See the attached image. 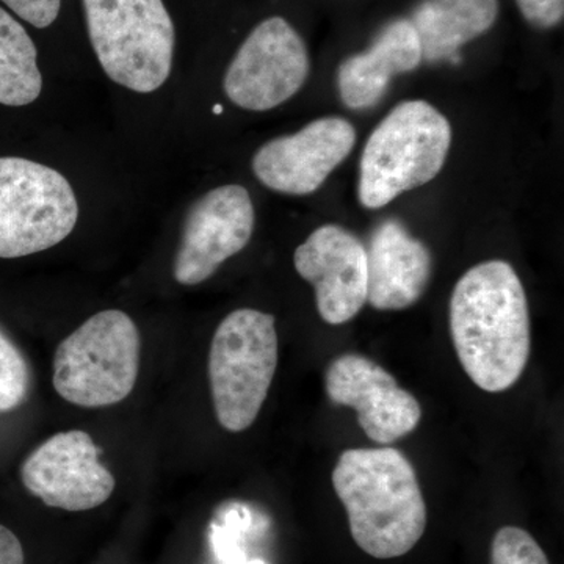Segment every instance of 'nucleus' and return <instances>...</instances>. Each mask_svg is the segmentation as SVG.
<instances>
[{
  "label": "nucleus",
  "mask_w": 564,
  "mask_h": 564,
  "mask_svg": "<svg viewBox=\"0 0 564 564\" xmlns=\"http://www.w3.org/2000/svg\"><path fill=\"white\" fill-rule=\"evenodd\" d=\"M451 333L464 372L486 392L518 383L532 351L529 303L511 263H478L456 282Z\"/></svg>",
  "instance_id": "obj_1"
},
{
  "label": "nucleus",
  "mask_w": 564,
  "mask_h": 564,
  "mask_svg": "<svg viewBox=\"0 0 564 564\" xmlns=\"http://www.w3.org/2000/svg\"><path fill=\"white\" fill-rule=\"evenodd\" d=\"M333 486L355 543L378 560L413 551L426 529V505L410 459L392 447L350 448L337 459Z\"/></svg>",
  "instance_id": "obj_2"
},
{
  "label": "nucleus",
  "mask_w": 564,
  "mask_h": 564,
  "mask_svg": "<svg viewBox=\"0 0 564 564\" xmlns=\"http://www.w3.org/2000/svg\"><path fill=\"white\" fill-rule=\"evenodd\" d=\"M451 144V122L432 104L404 101L393 107L364 148L359 202L367 209H380L429 184L443 170Z\"/></svg>",
  "instance_id": "obj_3"
},
{
  "label": "nucleus",
  "mask_w": 564,
  "mask_h": 564,
  "mask_svg": "<svg viewBox=\"0 0 564 564\" xmlns=\"http://www.w3.org/2000/svg\"><path fill=\"white\" fill-rule=\"evenodd\" d=\"M141 337L122 311H102L63 339L52 364V384L65 402L104 408L131 395L139 380Z\"/></svg>",
  "instance_id": "obj_4"
},
{
  "label": "nucleus",
  "mask_w": 564,
  "mask_h": 564,
  "mask_svg": "<svg viewBox=\"0 0 564 564\" xmlns=\"http://www.w3.org/2000/svg\"><path fill=\"white\" fill-rule=\"evenodd\" d=\"M104 73L137 93L159 90L172 73L176 31L163 0H82Z\"/></svg>",
  "instance_id": "obj_5"
},
{
  "label": "nucleus",
  "mask_w": 564,
  "mask_h": 564,
  "mask_svg": "<svg viewBox=\"0 0 564 564\" xmlns=\"http://www.w3.org/2000/svg\"><path fill=\"white\" fill-rule=\"evenodd\" d=\"M278 355L272 314L237 310L218 325L209 351V381L223 429L245 432L258 419L276 373Z\"/></svg>",
  "instance_id": "obj_6"
},
{
  "label": "nucleus",
  "mask_w": 564,
  "mask_h": 564,
  "mask_svg": "<svg viewBox=\"0 0 564 564\" xmlns=\"http://www.w3.org/2000/svg\"><path fill=\"white\" fill-rule=\"evenodd\" d=\"M77 218L76 193L63 174L28 159H0V259L50 250Z\"/></svg>",
  "instance_id": "obj_7"
},
{
  "label": "nucleus",
  "mask_w": 564,
  "mask_h": 564,
  "mask_svg": "<svg viewBox=\"0 0 564 564\" xmlns=\"http://www.w3.org/2000/svg\"><path fill=\"white\" fill-rule=\"evenodd\" d=\"M310 76V54L284 18L262 21L226 70L223 88L240 109L267 111L289 101Z\"/></svg>",
  "instance_id": "obj_8"
},
{
  "label": "nucleus",
  "mask_w": 564,
  "mask_h": 564,
  "mask_svg": "<svg viewBox=\"0 0 564 564\" xmlns=\"http://www.w3.org/2000/svg\"><path fill=\"white\" fill-rule=\"evenodd\" d=\"M22 484L41 502L58 510L101 507L115 491V477L101 462L90 434L69 430L54 434L29 455Z\"/></svg>",
  "instance_id": "obj_9"
},
{
  "label": "nucleus",
  "mask_w": 564,
  "mask_h": 564,
  "mask_svg": "<svg viewBox=\"0 0 564 564\" xmlns=\"http://www.w3.org/2000/svg\"><path fill=\"white\" fill-rule=\"evenodd\" d=\"M254 206L242 185H223L193 204L174 258V280L198 285L243 250L254 231Z\"/></svg>",
  "instance_id": "obj_10"
},
{
  "label": "nucleus",
  "mask_w": 564,
  "mask_h": 564,
  "mask_svg": "<svg viewBox=\"0 0 564 564\" xmlns=\"http://www.w3.org/2000/svg\"><path fill=\"white\" fill-rule=\"evenodd\" d=\"M329 400L358 413L359 425L373 443L389 445L417 429L422 408L388 370L366 356L347 352L325 373Z\"/></svg>",
  "instance_id": "obj_11"
},
{
  "label": "nucleus",
  "mask_w": 564,
  "mask_h": 564,
  "mask_svg": "<svg viewBox=\"0 0 564 564\" xmlns=\"http://www.w3.org/2000/svg\"><path fill=\"white\" fill-rule=\"evenodd\" d=\"M355 143L350 121L321 118L302 131L263 144L252 159V172L270 191L310 195L350 155Z\"/></svg>",
  "instance_id": "obj_12"
},
{
  "label": "nucleus",
  "mask_w": 564,
  "mask_h": 564,
  "mask_svg": "<svg viewBox=\"0 0 564 564\" xmlns=\"http://www.w3.org/2000/svg\"><path fill=\"white\" fill-rule=\"evenodd\" d=\"M296 272L314 285L321 317L329 325L350 322L367 303V251L339 225L315 229L293 254Z\"/></svg>",
  "instance_id": "obj_13"
},
{
  "label": "nucleus",
  "mask_w": 564,
  "mask_h": 564,
  "mask_svg": "<svg viewBox=\"0 0 564 564\" xmlns=\"http://www.w3.org/2000/svg\"><path fill=\"white\" fill-rule=\"evenodd\" d=\"M367 251V303L378 311L413 306L432 280L429 248L414 239L399 220H384L375 228Z\"/></svg>",
  "instance_id": "obj_14"
},
{
  "label": "nucleus",
  "mask_w": 564,
  "mask_h": 564,
  "mask_svg": "<svg viewBox=\"0 0 564 564\" xmlns=\"http://www.w3.org/2000/svg\"><path fill=\"white\" fill-rule=\"evenodd\" d=\"M423 62L421 40L411 20H395L378 33L372 46L345 58L337 70L340 99L348 109H372L400 74Z\"/></svg>",
  "instance_id": "obj_15"
},
{
  "label": "nucleus",
  "mask_w": 564,
  "mask_h": 564,
  "mask_svg": "<svg viewBox=\"0 0 564 564\" xmlns=\"http://www.w3.org/2000/svg\"><path fill=\"white\" fill-rule=\"evenodd\" d=\"M499 0H423L411 22L421 40L422 58L437 63L456 58L464 44L496 24Z\"/></svg>",
  "instance_id": "obj_16"
},
{
  "label": "nucleus",
  "mask_w": 564,
  "mask_h": 564,
  "mask_svg": "<svg viewBox=\"0 0 564 564\" xmlns=\"http://www.w3.org/2000/svg\"><path fill=\"white\" fill-rule=\"evenodd\" d=\"M41 90L43 76L35 43L9 11L0 9V104L29 106Z\"/></svg>",
  "instance_id": "obj_17"
},
{
  "label": "nucleus",
  "mask_w": 564,
  "mask_h": 564,
  "mask_svg": "<svg viewBox=\"0 0 564 564\" xmlns=\"http://www.w3.org/2000/svg\"><path fill=\"white\" fill-rule=\"evenodd\" d=\"M31 391V370L22 352L0 332V413L17 410Z\"/></svg>",
  "instance_id": "obj_18"
},
{
  "label": "nucleus",
  "mask_w": 564,
  "mask_h": 564,
  "mask_svg": "<svg viewBox=\"0 0 564 564\" xmlns=\"http://www.w3.org/2000/svg\"><path fill=\"white\" fill-rule=\"evenodd\" d=\"M491 564H551L536 540L519 527H502L491 544Z\"/></svg>",
  "instance_id": "obj_19"
},
{
  "label": "nucleus",
  "mask_w": 564,
  "mask_h": 564,
  "mask_svg": "<svg viewBox=\"0 0 564 564\" xmlns=\"http://www.w3.org/2000/svg\"><path fill=\"white\" fill-rule=\"evenodd\" d=\"M21 20L36 29H46L57 20L62 0H2Z\"/></svg>",
  "instance_id": "obj_20"
},
{
  "label": "nucleus",
  "mask_w": 564,
  "mask_h": 564,
  "mask_svg": "<svg viewBox=\"0 0 564 564\" xmlns=\"http://www.w3.org/2000/svg\"><path fill=\"white\" fill-rule=\"evenodd\" d=\"M527 22L538 29H552L563 21L564 0H516Z\"/></svg>",
  "instance_id": "obj_21"
},
{
  "label": "nucleus",
  "mask_w": 564,
  "mask_h": 564,
  "mask_svg": "<svg viewBox=\"0 0 564 564\" xmlns=\"http://www.w3.org/2000/svg\"><path fill=\"white\" fill-rule=\"evenodd\" d=\"M0 564H25L21 541L3 525H0Z\"/></svg>",
  "instance_id": "obj_22"
}]
</instances>
